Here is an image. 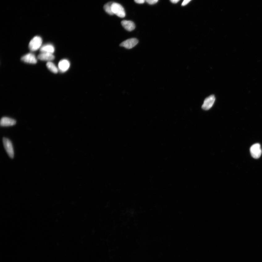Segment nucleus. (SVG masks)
Listing matches in <instances>:
<instances>
[{"label": "nucleus", "mask_w": 262, "mask_h": 262, "mask_svg": "<svg viewBox=\"0 0 262 262\" xmlns=\"http://www.w3.org/2000/svg\"><path fill=\"white\" fill-rule=\"evenodd\" d=\"M41 53H51L53 54L55 51L54 46L52 44H48L43 46L40 48Z\"/></svg>", "instance_id": "obj_12"}, {"label": "nucleus", "mask_w": 262, "mask_h": 262, "mask_svg": "<svg viewBox=\"0 0 262 262\" xmlns=\"http://www.w3.org/2000/svg\"><path fill=\"white\" fill-rule=\"evenodd\" d=\"M251 156L255 159H258L261 156L262 150L260 145L258 143L254 144L250 148Z\"/></svg>", "instance_id": "obj_4"}, {"label": "nucleus", "mask_w": 262, "mask_h": 262, "mask_svg": "<svg viewBox=\"0 0 262 262\" xmlns=\"http://www.w3.org/2000/svg\"><path fill=\"white\" fill-rule=\"evenodd\" d=\"M138 40L135 38L130 39L124 41L120 44V46L127 49H132L138 44Z\"/></svg>", "instance_id": "obj_6"}, {"label": "nucleus", "mask_w": 262, "mask_h": 262, "mask_svg": "<svg viewBox=\"0 0 262 262\" xmlns=\"http://www.w3.org/2000/svg\"><path fill=\"white\" fill-rule=\"evenodd\" d=\"M121 24L125 29L129 32L132 31L136 27L134 22L130 20H123L121 22Z\"/></svg>", "instance_id": "obj_11"}, {"label": "nucleus", "mask_w": 262, "mask_h": 262, "mask_svg": "<svg viewBox=\"0 0 262 262\" xmlns=\"http://www.w3.org/2000/svg\"><path fill=\"white\" fill-rule=\"evenodd\" d=\"M180 0H170L171 2L173 3H176L179 2Z\"/></svg>", "instance_id": "obj_18"}, {"label": "nucleus", "mask_w": 262, "mask_h": 262, "mask_svg": "<svg viewBox=\"0 0 262 262\" xmlns=\"http://www.w3.org/2000/svg\"><path fill=\"white\" fill-rule=\"evenodd\" d=\"M216 98L214 95H212L206 98L205 99L202 108V109L205 110H208L211 108L215 101Z\"/></svg>", "instance_id": "obj_5"}, {"label": "nucleus", "mask_w": 262, "mask_h": 262, "mask_svg": "<svg viewBox=\"0 0 262 262\" xmlns=\"http://www.w3.org/2000/svg\"><path fill=\"white\" fill-rule=\"evenodd\" d=\"M112 2H110L105 4L104 6V9L105 11L110 15H114L112 13Z\"/></svg>", "instance_id": "obj_14"}, {"label": "nucleus", "mask_w": 262, "mask_h": 262, "mask_svg": "<svg viewBox=\"0 0 262 262\" xmlns=\"http://www.w3.org/2000/svg\"><path fill=\"white\" fill-rule=\"evenodd\" d=\"M42 43V40L41 38L39 36H35L33 38L29 43V49L32 52L38 50L40 48Z\"/></svg>", "instance_id": "obj_1"}, {"label": "nucleus", "mask_w": 262, "mask_h": 262, "mask_svg": "<svg viewBox=\"0 0 262 262\" xmlns=\"http://www.w3.org/2000/svg\"><path fill=\"white\" fill-rule=\"evenodd\" d=\"M135 2L138 4H142L144 3L146 0H134Z\"/></svg>", "instance_id": "obj_17"}, {"label": "nucleus", "mask_w": 262, "mask_h": 262, "mask_svg": "<svg viewBox=\"0 0 262 262\" xmlns=\"http://www.w3.org/2000/svg\"><path fill=\"white\" fill-rule=\"evenodd\" d=\"M46 66L49 70L52 71V73L55 74L58 73V69L57 68V67L54 64V63H53V62H50V61L48 62L46 64Z\"/></svg>", "instance_id": "obj_13"}, {"label": "nucleus", "mask_w": 262, "mask_h": 262, "mask_svg": "<svg viewBox=\"0 0 262 262\" xmlns=\"http://www.w3.org/2000/svg\"><path fill=\"white\" fill-rule=\"evenodd\" d=\"M112 9L113 14H115L118 17L122 18L125 16V11L124 7L120 4L116 3H112Z\"/></svg>", "instance_id": "obj_2"}, {"label": "nucleus", "mask_w": 262, "mask_h": 262, "mask_svg": "<svg viewBox=\"0 0 262 262\" xmlns=\"http://www.w3.org/2000/svg\"><path fill=\"white\" fill-rule=\"evenodd\" d=\"M38 58L40 60L50 62V61L54 60L55 57L53 54L51 53H41L38 55Z\"/></svg>", "instance_id": "obj_10"}, {"label": "nucleus", "mask_w": 262, "mask_h": 262, "mask_svg": "<svg viewBox=\"0 0 262 262\" xmlns=\"http://www.w3.org/2000/svg\"><path fill=\"white\" fill-rule=\"evenodd\" d=\"M3 141L4 147L9 156L11 158L14 157V151L12 142L9 139L4 137Z\"/></svg>", "instance_id": "obj_3"}, {"label": "nucleus", "mask_w": 262, "mask_h": 262, "mask_svg": "<svg viewBox=\"0 0 262 262\" xmlns=\"http://www.w3.org/2000/svg\"><path fill=\"white\" fill-rule=\"evenodd\" d=\"M192 0H184L183 2L182 3V5L185 6L187 5L188 3H189Z\"/></svg>", "instance_id": "obj_16"}, {"label": "nucleus", "mask_w": 262, "mask_h": 262, "mask_svg": "<svg viewBox=\"0 0 262 262\" xmlns=\"http://www.w3.org/2000/svg\"><path fill=\"white\" fill-rule=\"evenodd\" d=\"M16 123L15 120L7 117L2 118L1 120V126H9L14 125Z\"/></svg>", "instance_id": "obj_9"}, {"label": "nucleus", "mask_w": 262, "mask_h": 262, "mask_svg": "<svg viewBox=\"0 0 262 262\" xmlns=\"http://www.w3.org/2000/svg\"><path fill=\"white\" fill-rule=\"evenodd\" d=\"M158 0H146V2L150 5H154L158 2Z\"/></svg>", "instance_id": "obj_15"}, {"label": "nucleus", "mask_w": 262, "mask_h": 262, "mask_svg": "<svg viewBox=\"0 0 262 262\" xmlns=\"http://www.w3.org/2000/svg\"><path fill=\"white\" fill-rule=\"evenodd\" d=\"M70 66V63L67 59H63L59 62L58 68L61 72L64 73L67 71Z\"/></svg>", "instance_id": "obj_8"}, {"label": "nucleus", "mask_w": 262, "mask_h": 262, "mask_svg": "<svg viewBox=\"0 0 262 262\" xmlns=\"http://www.w3.org/2000/svg\"><path fill=\"white\" fill-rule=\"evenodd\" d=\"M21 60L23 62L30 64H36L37 62L35 56L32 53H28L22 57Z\"/></svg>", "instance_id": "obj_7"}]
</instances>
